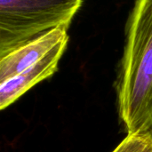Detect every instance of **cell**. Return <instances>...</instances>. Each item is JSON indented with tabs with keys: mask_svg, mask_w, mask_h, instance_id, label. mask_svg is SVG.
Instances as JSON below:
<instances>
[{
	"mask_svg": "<svg viewBox=\"0 0 152 152\" xmlns=\"http://www.w3.org/2000/svg\"><path fill=\"white\" fill-rule=\"evenodd\" d=\"M112 152H152V134H127Z\"/></svg>",
	"mask_w": 152,
	"mask_h": 152,
	"instance_id": "cell-5",
	"label": "cell"
},
{
	"mask_svg": "<svg viewBox=\"0 0 152 152\" xmlns=\"http://www.w3.org/2000/svg\"><path fill=\"white\" fill-rule=\"evenodd\" d=\"M83 0H0V56L59 27L69 28Z\"/></svg>",
	"mask_w": 152,
	"mask_h": 152,
	"instance_id": "cell-2",
	"label": "cell"
},
{
	"mask_svg": "<svg viewBox=\"0 0 152 152\" xmlns=\"http://www.w3.org/2000/svg\"><path fill=\"white\" fill-rule=\"evenodd\" d=\"M69 42L66 37L45 56L19 75L0 84V110H4L38 83L51 77L57 70Z\"/></svg>",
	"mask_w": 152,
	"mask_h": 152,
	"instance_id": "cell-3",
	"label": "cell"
},
{
	"mask_svg": "<svg viewBox=\"0 0 152 152\" xmlns=\"http://www.w3.org/2000/svg\"><path fill=\"white\" fill-rule=\"evenodd\" d=\"M115 88L125 132L152 134V0H137L131 12Z\"/></svg>",
	"mask_w": 152,
	"mask_h": 152,
	"instance_id": "cell-1",
	"label": "cell"
},
{
	"mask_svg": "<svg viewBox=\"0 0 152 152\" xmlns=\"http://www.w3.org/2000/svg\"><path fill=\"white\" fill-rule=\"evenodd\" d=\"M68 28L59 27L0 56V84L19 75L69 37Z\"/></svg>",
	"mask_w": 152,
	"mask_h": 152,
	"instance_id": "cell-4",
	"label": "cell"
}]
</instances>
